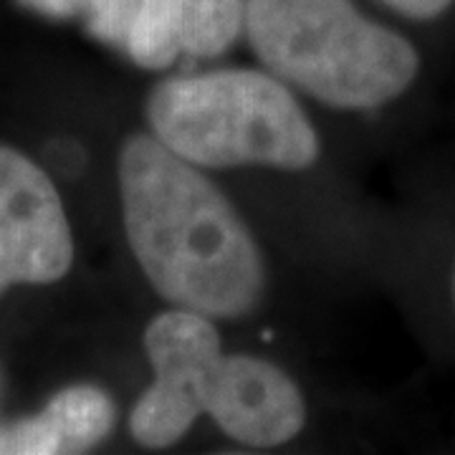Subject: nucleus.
<instances>
[{
	"mask_svg": "<svg viewBox=\"0 0 455 455\" xmlns=\"http://www.w3.org/2000/svg\"><path fill=\"white\" fill-rule=\"evenodd\" d=\"M114 405L92 385L61 390L44 412L0 430V455L82 453L109 435Z\"/></svg>",
	"mask_w": 455,
	"mask_h": 455,
	"instance_id": "obj_8",
	"label": "nucleus"
},
{
	"mask_svg": "<svg viewBox=\"0 0 455 455\" xmlns=\"http://www.w3.org/2000/svg\"><path fill=\"white\" fill-rule=\"evenodd\" d=\"M145 349L155 382L132 410V435L145 448H167L205 412L212 374L223 359L220 337L211 316L178 307L152 319Z\"/></svg>",
	"mask_w": 455,
	"mask_h": 455,
	"instance_id": "obj_4",
	"label": "nucleus"
},
{
	"mask_svg": "<svg viewBox=\"0 0 455 455\" xmlns=\"http://www.w3.org/2000/svg\"><path fill=\"white\" fill-rule=\"evenodd\" d=\"M243 0H142L127 53L142 68H167L178 56L215 59L243 28Z\"/></svg>",
	"mask_w": 455,
	"mask_h": 455,
	"instance_id": "obj_7",
	"label": "nucleus"
},
{
	"mask_svg": "<svg viewBox=\"0 0 455 455\" xmlns=\"http://www.w3.org/2000/svg\"><path fill=\"white\" fill-rule=\"evenodd\" d=\"M140 8H142V0H97V5L84 20L86 31L109 46L127 49L130 31Z\"/></svg>",
	"mask_w": 455,
	"mask_h": 455,
	"instance_id": "obj_9",
	"label": "nucleus"
},
{
	"mask_svg": "<svg viewBox=\"0 0 455 455\" xmlns=\"http://www.w3.org/2000/svg\"><path fill=\"white\" fill-rule=\"evenodd\" d=\"M243 26L263 64L329 107H382L420 71L405 36L364 18L352 0H248Z\"/></svg>",
	"mask_w": 455,
	"mask_h": 455,
	"instance_id": "obj_2",
	"label": "nucleus"
},
{
	"mask_svg": "<svg viewBox=\"0 0 455 455\" xmlns=\"http://www.w3.org/2000/svg\"><path fill=\"white\" fill-rule=\"evenodd\" d=\"M382 3L390 5L392 11L407 18H415V20L438 18L453 5V0H382Z\"/></svg>",
	"mask_w": 455,
	"mask_h": 455,
	"instance_id": "obj_11",
	"label": "nucleus"
},
{
	"mask_svg": "<svg viewBox=\"0 0 455 455\" xmlns=\"http://www.w3.org/2000/svg\"><path fill=\"white\" fill-rule=\"evenodd\" d=\"M71 260L74 238L59 190L26 155L0 145V293L59 281Z\"/></svg>",
	"mask_w": 455,
	"mask_h": 455,
	"instance_id": "obj_5",
	"label": "nucleus"
},
{
	"mask_svg": "<svg viewBox=\"0 0 455 455\" xmlns=\"http://www.w3.org/2000/svg\"><path fill=\"white\" fill-rule=\"evenodd\" d=\"M205 412L228 438L271 448L291 440L307 420L299 387L268 359L223 355L212 374Z\"/></svg>",
	"mask_w": 455,
	"mask_h": 455,
	"instance_id": "obj_6",
	"label": "nucleus"
},
{
	"mask_svg": "<svg viewBox=\"0 0 455 455\" xmlns=\"http://www.w3.org/2000/svg\"><path fill=\"white\" fill-rule=\"evenodd\" d=\"M147 119L164 147L197 167L304 170L319 157V137L291 92L251 68L160 82Z\"/></svg>",
	"mask_w": 455,
	"mask_h": 455,
	"instance_id": "obj_3",
	"label": "nucleus"
},
{
	"mask_svg": "<svg viewBox=\"0 0 455 455\" xmlns=\"http://www.w3.org/2000/svg\"><path fill=\"white\" fill-rule=\"evenodd\" d=\"M116 175L132 253L167 301L211 319H238L259 304V245L197 164L157 137L134 134Z\"/></svg>",
	"mask_w": 455,
	"mask_h": 455,
	"instance_id": "obj_1",
	"label": "nucleus"
},
{
	"mask_svg": "<svg viewBox=\"0 0 455 455\" xmlns=\"http://www.w3.org/2000/svg\"><path fill=\"white\" fill-rule=\"evenodd\" d=\"M26 8L49 18H82L92 13L97 0H20Z\"/></svg>",
	"mask_w": 455,
	"mask_h": 455,
	"instance_id": "obj_10",
	"label": "nucleus"
}]
</instances>
